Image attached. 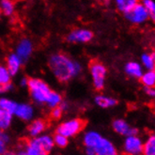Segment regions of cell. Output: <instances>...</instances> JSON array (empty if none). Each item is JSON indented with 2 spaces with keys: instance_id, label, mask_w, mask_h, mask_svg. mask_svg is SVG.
Returning <instances> with one entry per match:
<instances>
[{
  "instance_id": "d590c367",
  "label": "cell",
  "mask_w": 155,
  "mask_h": 155,
  "mask_svg": "<svg viewBox=\"0 0 155 155\" xmlns=\"http://www.w3.org/2000/svg\"><path fill=\"white\" fill-rule=\"evenodd\" d=\"M0 13H1V11H0Z\"/></svg>"
},
{
  "instance_id": "4316f807",
  "label": "cell",
  "mask_w": 155,
  "mask_h": 155,
  "mask_svg": "<svg viewBox=\"0 0 155 155\" xmlns=\"http://www.w3.org/2000/svg\"><path fill=\"white\" fill-rule=\"evenodd\" d=\"M24 153L25 155H47L46 152H44L41 150L36 148L35 146L31 145L29 142L27 143L25 148L24 149Z\"/></svg>"
},
{
  "instance_id": "2e32d148",
  "label": "cell",
  "mask_w": 155,
  "mask_h": 155,
  "mask_svg": "<svg viewBox=\"0 0 155 155\" xmlns=\"http://www.w3.org/2000/svg\"><path fill=\"white\" fill-rule=\"evenodd\" d=\"M142 155H155V133L149 134L143 142Z\"/></svg>"
},
{
  "instance_id": "5b68a950",
  "label": "cell",
  "mask_w": 155,
  "mask_h": 155,
  "mask_svg": "<svg viewBox=\"0 0 155 155\" xmlns=\"http://www.w3.org/2000/svg\"><path fill=\"white\" fill-rule=\"evenodd\" d=\"M85 126L84 120H80V118H74V120H70L65 122L61 123L57 129V134H61L65 137L69 138L71 136H74L77 134H79L83 130Z\"/></svg>"
},
{
  "instance_id": "7c38bea8",
  "label": "cell",
  "mask_w": 155,
  "mask_h": 155,
  "mask_svg": "<svg viewBox=\"0 0 155 155\" xmlns=\"http://www.w3.org/2000/svg\"><path fill=\"white\" fill-rule=\"evenodd\" d=\"M124 71L128 76L136 78V79H140V77L142 76L144 72L142 65L136 61L127 62L124 67Z\"/></svg>"
},
{
  "instance_id": "8fae6325",
  "label": "cell",
  "mask_w": 155,
  "mask_h": 155,
  "mask_svg": "<svg viewBox=\"0 0 155 155\" xmlns=\"http://www.w3.org/2000/svg\"><path fill=\"white\" fill-rule=\"evenodd\" d=\"M32 50H33V46H32L31 41L29 40L25 39V40H22L19 42V44L17 45L15 54L23 62L29 58V56L32 53Z\"/></svg>"
},
{
  "instance_id": "44dd1931",
  "label": "cell",
  "mask_w": 155,
  "mask_h": 155,
  "mask_svg": "<svg viewBox=\"0 0 155 155\" xmlns=\"http://www.w3.org/2000/svg\"><path fill=\"white\" fill-rule=\"evenodd\" d=\"M17 104H16L15 102L12 101L10 99H7V98L0 99V109H2V110L10 113L12 115H14Z\"/></svg>"
},
{
  "instance_id": "5bb4252c",
  "label": "cell",
  "mask_w": 155,
  "mask_h": 155,
  "mask_svg": "<svg viewBox=\"0 0 155 155\" xmlns=\"http://www.w3.org/2000/svg\"><path fill=\"white\" fill-rule=\"evenodd\" d=\"M46 129V122L43 120H36L30 123L28 127V133L31 137L35 138L41 135V134Z\"/></svg>"
},
{
  "instance_id": "277c9868",
  "label": "cell",
  "mask_w": 155,
  "mask_h": 155,
  "mask_svg": "<svg viewBox=\"0 0 155 155\" xmlns=\"http://www.w3.org/2000/svg\"><path fill=\"white\" fill-rule=\"evenodd\" d=\"M89 71L94 87L97 90H102L104 87L107 74V70L105 66L99 61H93L90 63Z\"/></svg>"
},
{
  "instance_id": "ac0fdd59",
  "label": "cell",
  "mask_w": 155,
  "mask_h": 155,
  "mask_svg": "<svg viewBox=\"0 0 155 155\" xmlns=\"http://www.w3.org/2000/svg\"><path fill=\"white\" fill-rule=\"evenodd\" d=\"M137 2L138 1H136V0H117L116 6L117 10L125 15L133 10Z\"/></svg>"
},
{
  "instance_id": "d4e9b609",
  "label": "cell",
  "mask_w": 155,
  "mask_h": 155,
  "mask_svg": "<svg viewBox=\"0 0 155 155\" xmlns=\"http://www.w3.org/2000/svg\"><path fill=\"white\" fill-rule=\"evenodd\" d=\"M0 11L7 16H11L14 12V3L10 0H3L0 3Z\"/></svg>"
},
{
  "instance_id": "484cf974",
  "label": "cell",
  "mask_w": 155,
  "mask_h": 155,
  "mask_svg": "<svg viewBox=\"0 0 155 155\" xmlns=\"http://www.w3.org/2000/svg\"><path fill=\"white\" fill-rule=\"evenodd\" d=\"M142 4L148 12L149 19L155 23V2L152 0H143Z\"/></svg>"
},
{
  "instance_id": "836d02e7",
  "label": "cell",
  "mask_w": 155,
  "mask_h": 155,
  "mask_svg": "<svg viewBox=\"0 0 155 155\" xmlns=\"http://www.w3.org/2000/svg\"><path fill=\"white\" fill-rule=\"evenodd\" d=\"M150 54H151V57H152L153 60L155 61V51H154V52H152V53H150Z\"/></svg>"
},
{
  "instance_id": "f546056e",
  "label": "cell",
  "mask_w": 155,
  "mask_h": 155,
  "mask_svg": "<svg viewBox=\"0 0 155 155\" xmlns=\"http://www.w3.org/2000/svg\"><path fill=\"white\" fill-rule=\"evenodd\" d=\"M144 92L150 98H155V87H144Z\"/></svg>"
},
{
  "instance_id": "9a60e30c",
  "label": "cell",
  "mask_w": 155,
  "mask_h": 155,
  "mask_svg": "<svg viewBox=\"0 0 155 155\" xmlns=\"http://www.w3.org/2000/svg\"><path fill=\"white\" fill-rule=\"evenodd\" d=\"M22 65V60L16 56V54H12L7 58V69L12 75L16 74L19 71Z\"/></svg>"
},
{
  "instance_id": "cb8c5ba5",
  "label": "cell",
  "mask_w": 155,
  "mask_h": 155,
  "mask_svg": "<svg viewBox=\"0 0 155 155\" xmlns=\"http://www.w3.org/2000/svg\"><path fill=\"white\" fill-rule=\"evenodd\" d=\"M141 65L147 71H152L155 69V61L153 60L151 54L149 53L143 54L141 56Z\"/></svg>"
},
{
  "instance_id": "52a82bcc",
  "label": "cell",
  "mask_w": 155,
  "mask_h": 155,
  "mask_svg": "<svg viewBox=\"0 0 155 155\" xmlns=\"http://www.w3.org/2000/svg\"><path fill=\"white\" fill-rule=\"evenodd\" d=\"M125 18L134 25H141L149 19V15L142 2H137L130 12L125 14Z\"/></svg>"
},
{
  "instance_id": "e0dca14e",
  "label": "cell",
  "mask_w": 155,
  "mask_h": 155,
  "mask_svg": "<svg viewBox=\"0 0 155 155\" xmlns=\"http://www.w3.org/2000/svg\"><path fill=\"white\" fill-rule=\"evenodd\" d=\"M95 103L98 106L102 108H110L117 104V101L115 98L104 95H98L95 98Z\"/></svg>"
},
{
  "instance_id": "e575fe53",
  "label": "cell",
  "mask_w": 155,
  "mask_h": 155,
  "mask_svg": "<svg viewBox=\"0 0 155 155\" xmlns=\"http://www.w3.org/2000/svg\"><path fill=\"white\" fill-rule=\"evenodd\" d=\"M2 134H3V133H2V131L0 130V138H1V135H2Z\"/></svg>"
},
{
  "instance_id": "83f0119b",
  "label": "cell",
  "mask_w": 155,
  "mask_h": 155,
  "mask_svg": "<svg viewBox=\"0 0 155 155\" xmlns=\"http://www.w3.org/2000/svg\"><path fill=\"white\" fill-rule=\"evenodd\" d=\"M53 140H54V144L57 145L58 147H59V148L66 147V146L68 145V143H69L67 137H65V136H63L61 134H57L56 135H54V137L53 138Z\"/></svg>"
},
{
  "instance_id": "4dcf8cb0",
  "label": "cell",
  "mask_w": 155,
  "mask_h": 155,
  "mask_svg": "<svg viewBox=\"0 0 155 155\" xmlns=\"http://www.w3.org/2000/svg\"><path fill=\"white\" fill-rule=\"evenodd\" d=\"M6 151H7L6 142H4L2 139H0V155H4Z\"/></svg>"
},
{
  "instance_id": "8d00e7d4",
  "label": "cell",
  "mask_w": 155,
  "mask_h": 155,
  "mask_svg": "<svg viewBox=\"0 0 155 155\" xmlns=\"http://www.w3.org/2000/svg\"><path fill=\"white\" fill-rule=\"evenodd\" d=\"M141 155H142V154H141Z\"/></svg>"
},
{
  "instance_id": "d6986e66",
  "label": "cell",
  "mask_w": 155,
  "mask_h": 155,
  "mask_svg": "<svg viewBox=\"0 0 155 155\" xmlns=\"http://www.w3.org/2000/svg\"><path fill=\"white\" fill-rule=\"evenodd\" d=\"M140 81L145 87H155V70L144 71Z\"/></svg>"
},
{
  "instance_id": "603a6c76",
  "label": "cell",
  "mask_w": 155,
  "mask_h": 155,
  "mask_svg": "<svg viewBox=\"0 0 155 155\" xmlns=\"http://www.w3.org/2000/svg\"><path fill=\"white\" fill-rule=\"evenodd\" d=\"M61 103H62V98L60 94L56 92V91H52L46 101V104L52 109L58 107L61 104Z\"/></svg>"
},
{
  "instance_id": "ffe728a7",
  "label": "cell",
  "mask_w": 155,
  "mask_h": 155,
  "mask_svg": "<svg viewBox=\"0 0 155 155\" xmlns=\"http://www.w3.org/2000/svg\"><path fill=\"white\" fill-rule=\"evenodd\" d=\"M11 80H12V74L8 71L7 67L0 65V86L6 88L8 90L11 87Z\"/></svg>"
},
{
  "instance_id": "6da1fadb",
  "label": "cell",
  "mask_w": 155,
  "mask_h": 155,
  "mask_svg": "<svg viewBox=\"0 0 155 155\" xmlns=\"http://www.w3.org/2000/svg\"><path fill=\"white\" fill-rule=\"evenodd\" d=\"M49 67L54 75L60 82H68L75 77L82 68L78 62L72 60L67 54L58 53L51 56Z\"/></svg>"
},
{
  "instance_id": "1f68e13d",
  "label": "cell",
  "mask_w": 155,
  "mask_h": 155,
  "mask_svg": "<svg viewBox=\"0 0 155 155\" xmlns=\"http://www.w3.org/2000/svg\"><path fill=\"white\" fill-rule=\"evenodd\" d=\"M4 155H16V152H14V151H6Z\"/></svg>"
},
{
  "instance_id": "4fadbf2b",
  "label": "cell",
  "mask_w": 155,
  "mask_h": 155,
  "mask_svg": "<svg viewBox=\"0 0 155 155\" xmlns=\"http://www.w3.org/2000/svg\"><path fill=\"white\" fill-rule=\"evenodd\" d=\"M14 115L23 120H29L34 115V109L30 104H17Z\"/></svg>"
},
{
  "instance_id": "3957f363",
  "label": "cell",
  "mask_w": 155,
  "mask_h": 155,
  "mask_svg": "<svg viewBox=\"0 0 155 155\" xmlns=\"http://www.w3.org/2000/svg\"><path fill=\"white\" fill-rule=\"evenodd\" d=\"M29 92L35 102L38 104H46L47 99L52 92L49 86L41 79L31 78L27 82Z\"/></svg>"
},
{
  "instance_id": "ba28073f",
  "label": "cell",
  "mask_w": 155,
  "mask_h": 155,
  "mask_svg": "<svg viewBox=\"0 0 155 155\" xmlns=\"http://www.w3.org/2000/svg\"><path fill=\"white\" fill-rule=\"evenodd\" d=\"M113 130L120 135H123L125 137L127 136H133V135H137L138 130L132 127L126 120H122V118H117L112 123Z\"/></svg>"
},
{
  "instance_id": "7402d4cb",
  "label": "cell",
  "mask_w": 155,
  "mask_h": 155,
  "mask_svg": "<svg viewBox=\"0 0 155 155\" xmlns=\"http://www.w3.org/2000/svg\"><path fill=\"white\" fill-rule=\"evenodd\" d=\"M12 120V115L0 109V130H6L8 128Z\"/></svg>"
},
{
  "instance_id": "9c48e42d",
  "label": "cell",
  "mask_w": 155,
  "mask_h": 155,
  "mask_svg": "<svg viewBox=\"0 0 155 155\" xmlns=\"http://www.w3.org/2000/svg\"><path fill=\"white\" fill-rule=\"evenodd\" d=\"M93 33L90 30L79 28L72 30L68 35V41L71 42H88L92 40Z\"/></svg>"
},
{
  "instance_id": "f1b7e54d",
  "label": "cell",
  "mask_w": 155,
  "mask_h": 155,
  "mask_svg": "<svg viewBox=\"0 0 155 155\" xmlns=\"http://www.w3.org/2000/svg\"><path fill=\"white\" fill-rule=\"evenodd\" d=\"M62 112H63V110L60 108V106L53 108L51 111V117L53 118H54V120H58V118H59L62 116Z\"/></svg>"
},
{
  "instance_id": "d6a6232c",
  "label": "cell",
  "mask_w": 155,
  "mask_h": 155,
  "mask_svg": "<svg viewBox=\"0 0 155 155\" xmlns=\"http://www.w3.org/2000/svg\"><path fill=\"white\" fill-rule=\"evenodd\" d=\"M4 91H6V88L0 86V93H1V92H4Z\"/></svg>"
},
{
  "instance_id": "7a4b0ae2",
  "label": "cell",
  "mask_w": 155,
  "mask_h": 155,
  "mask_svg": "<svg viewBox=\"0 0 155 155\" xmlns=\"http://www.w3.org/2000/svg\"><path fill=\"white\" fill-rule=\"evenodd\" d=\"M87 155H117L115 145L98 132L89 131L84 135Z\"/></svg>"
},
{
  "instance_id": "30bf717a",
  "label": "cell",
  "mask_w": 155,
  "mask_h": 155,
  "mask_svg": "<svg viewBox=\"0 0 155 155\" xmlns=\"http://www.w3.org/2000/svg\"><path fill=\"white\" fill-rule=\"evenodd\" d=\"M29 143L36 148L41 150L42 151L46 152L47 154L52 150L54 147V140L49 135H40L38 137H35L29 141Z\"/></svg>"
},
{
  "instance_id": "8992f818",
  "label": "cell",
  "mask_w": 155,
  "mask_h": 155,
  "mask_svg": "<svg viewBox=\"0 0 155 155\" xmlns=\"http://www.w3.org/2000/svg\"><path fill=\"white\" fill-rule=\"evenodd\" d=\"M143 150V141L138 135L127 136L123 143V152L125 155H141Z\"/></svg>"
}]
</instances>
